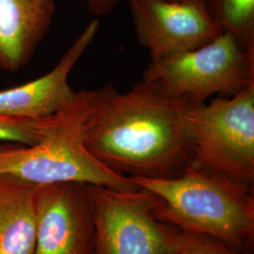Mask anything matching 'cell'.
I'll return each mask as SVG.
<instances>
[{
    "label": "cell",
    "instance_id": "1",
    "mask_svg": "<svg viewBox=\"0 0 254 254\" xmlns=\"http://www.w3.org/2000/svg\"><path fill=\"white\" fill-rule=\"evenodd\" d=\"M187 106L142 80L120 92L109 83L93 91L84 142L109 171L129 178L172 179L193 160L184 123Z\"/></svg>",
    "mask_w": 254,
    "mask_h": 254
},
{
    "label": "cell",
    "instance_id": "2",
    "mask_svg": "<svg viewBox=\"0 0 254 254\" xmlns=\"http://www.w3.org/2000/svg\"><path fill=\"white\" fill-rule=\"evenodd\" d=\"M131 180L163 200L154 209L157 220L253 252L254 186L191 165L176 178Z\"/></svg>",
    "mask_w": 254,
    "mask_h": 254
},
{
    "label": "cell",
    "instance_id": "3",
    "mask_svg": "<svg viewBox=\"0 0 254 254\" xmlns=\"http://www.w3.org/2000/svg\"><path fill=\"white\" fill-rule=\"evenodd\" d=\"M92 95L93 91H77L66 108L40 119L35 144L1 143L0 176L32 185L81 182L116 190L137 189L131 178L109 171L85 146Z\"/></svg>",
    "mask_w": 254,
    "mask_h": 254
},
{
    "label": "cell",
    "instance_id": "4",
    "mask_svg": "<svg viewBox=\"0 0 254 254\" xmlns=\"http://www.w3.org/2000/svg\"><path fill=\"white\" fill-rule=\"evenodd\" d=\"M142 80L187 107L201 105L215 94L234 96L254 86V45L221 32L196 49L151 62Z\"/></svg>",
    "mask_w": 254,
    "mask_h": 254
},
{
    "label": "cell",
    "instance_id": "5",
    "mask_svg": "<svg viewBox=\"0 0 254 254\" xmlns=\"http://www.w3.org/2000/svg\"><path fill=\"white\" fill-rule=\"evenodd\" d=\"M191 166L237 182L254 184V86L234 96L186 107Z\"/></svg>",
    "mask_w": 254,
    "mask_h": 254
},
{
    "label": "cell",
    "instance_id": "6",
    "mask_svg": "<svg viewBox=\"0 0 254 254\" xmlns=\"http://www.w3.org/2000/svg\"><path fill=\"white\" fill-rule=\"evenodd\" d=\"M95 220L93 254H164L171 225L154 218L163 204L152 191L91 185Z\"/></svg>",
    "mask_w": 254,
    "mask_h": 254
},
{
    "label": "cell",
    "instance_id": "7",
    "mask_svg": "<svg viewBox=\"0 0 254 254\" xmlns=\"http://www.w3.org/2000/svg\"><path fill=\"white\" fill-rule=\"evenodd\" d=\"M33 254H93L95 220L91 185H36Z\"/></svg>",
    "mask_w": 254,
    "mask_h": 254
},
{
    "label": "cell",
    "instance_id": "8",
    "mask_svg": "<svg viewBox=\"0 0 254 254\" xmlns=\"http://www.w3.org/2000/svg\"><path fill=\"white\" fill-rule=\"evenodd\" d=\"M138 43L151 62L188 52L221 33L201 0H127Z\"/></svg>",
    "mask_w": 254,
    "mask_h": 254
},
{
    "label": "cell",
    "instance_id": "9",
    "mask_svg": "<svg viewBox=\"0 0 254 254\" xmlns=\"http://www.w3.org/2000/svg\"><path fill=\"white\" fill-rule=\"evenodd\" d=\"M98 28V20L91 21L50 72L34 80L0 91V116L45 118L66 108L76 94L69 84V76L91 46Z\"/></svg>",
    "mask_w": 254,
    "mask_h": 254
},
{
    "label": "cell",
    "instance_id": "10",
    "mask_svg": "<svg viewBox=\"0 0 254 254\" xmlns=\"http://www.w3.org/2000/svg\"><path fill=\"white\" fill-rule=\"evenodd\" d=\"M55 0H0V70L26 67L54 20Z\"/></svg>",
    "mask_w": 254,
    "mask_h": 254
},
{
    "label": "cell",
    "instance_id": "11",
    "mask_svg": "<svg viewBox=\"0 0 254 254\" xmlns=\"http://www.w3.org/2000/svg\"><path fill=\"white\" fill-rule=\"evenodd\" d=\"M36 185L0 176V254H33Z\"/></svg>",
    "mask_w": 254,
    "mask_h": 254
},
{
    "label": "cell",
    "instance_id": "12",
    "mask_svg": "<svg viewBox=\"0 0 254 254\" xmlns=\"http://www.w3.org/2000/svg\"><path fill=\"white\" fill-rule=\"evenodd\" d=\"M221 32L254 45V0H201Z\"/></svg>",
    "mask_w": 254,
    "mask_h": 254
},
{
    "label": "cell",
    "instance_id": "13",
    "mask_svg": "<svg viewBox=\"0 0 254 254\" xmlns=\"http://www.w3.org/2000/svg\"><path fill=\"white\" fill-rule=\"evenodd\" d=\"M164 254H251L216 238L184 232L171 225L169 247Z\"/></svg>",
    "mask_w": 254,
    "mask_h": 254
},
{
    "label": "cell",
    "instance_id": "14",
    "mask_svg": "<svg viewBox=\"0 0 254 254\" xmlns=\"http://www.w3.org/2000/svg\"><path fill=\"white\" fill-rule=\"evenodd\" d=\"M40 119L0 116V141L35 144L39 139Z\"/></svg>",
    "mask_w": 254,
    "mask_h": 254
},
{
    "label": "cell",
    "instance_id": "15",
    "mask_svg": "<svg viewBox=\"0 0 254 254\" xmlns=\"http://www.w3.org/2000/svg\"><path fill=\"white\" fill-rule=\"evenodd\" d=\"M120 0H85L90 12L97 16H106L117 7Z\"/></svg>",
    "mask_w": 254,
    "mask_h": 254
},
{
    "label": "cell",
    "instance_id": "16",
    "mask_svg": "<svg viewBox=\"0 0 254 254\" xmlns=\"http://www.w3.org/2000/svg\"><path fill=\"white\" fill-rule=\"evenodd\" d=\"M166 1H172V2H182V1H185V0H166Z\"/></svg>",
    "mask_w": 254,
    "mask_h": 254
}]
</instances>
